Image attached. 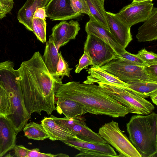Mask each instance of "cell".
I'll list each match as a JSON object with an SVG mask.
<instances>
[{
	"mask_svg": "<svg viewBox=\"0 0 157 157\" xmlns=\"http://www.w3.org/2000/svg\"><path fill=\"white\" fill-rule=\"evenodd\" d=\"M157 114L132 116L126 124L129 139L141 157L157 156Z\"/></svg>",
	"mask_w": 157,
	"mask_h": 157,
	"instance_id": "277c9868",
	"label": "cell"
},
{
	"mask_svg": "<svg viewBox=\"0 0 157 157\" xmlns=\"http://www.w3.org/2000/svg\"><path fill=\"white\" fill-rule=\"evenodd\" d=\"M136 38L140 42L157 40V8L153 7L150 16L139 28Z\"/></svg>",
	"mask_w": 157,
	"mask_h": 157,
	"instance_id": "44dd1931",
	"label": "cell"
},
{
	"mask_svg": "<svg viewBox=\"0 0 157 157\" xmlns=\"http://www.w3.org/2000/svg\"><path fill=\"white\" fill-rule=\"evenodd\" d=\"M115 59L140 67L147 65L136 54H132L127 51L121 55H118Z\"/></svg>",
	"mask_w": 157,
	"mask_h": 157,
	"instance_id": "83f0119b",
	"label": "cell"
},
{
	"mask_svg": "<svg viewBox=\"0 0 157 157\" xmlns=\"http://www.w3.org/2000/svg\"><path fill=\"white\" fill-rule=\"evenodd\" d=\"M87 71L89 75L83 83L92 84L102 83L118 87L128 88L127 83L98 67L92 66Z\"/></svg>",
	"mask_w": 157,
	"mask_h": 157,
	"instance_id": "d6986e66",
	"label": "cell"
},
{
	"mask_svg": "<svg viewBox=\"0 0 157 157\" xmlns=\"http://www.w3.org/2000/svg\"><path fill=\"white\" fill-rule=\"evenodd\" d=\"M10 0L13 1L14 0Z\"/></svg>",
	"mask_w": 157,
	"mask_h": 157,
	"instance_id": "b9f144b4",
	"label": "cell"
},
{
	"mask_svg": "<svg viewBox=\"0 0 157 157\" xmlns=\"http://www.w3.org/2000/svg\"><path fill=\"white\" fill-rule=\"evenodd\" d=\"M153 0H133L132 2H145L147 1H150L152 2Z\"/></svg>",
	"mask_w": 157,
	"mask_h": 157,
	"instance_id": "ab89813d",
	"label": "cell"
},
{
	"mask_svg": "<svg viewBox=\"0 0 157 157\" xmlns=\"http://www.w3.org/2000/svg\"><path fill=\"white\" fill-rule=\"evenodd\" d=\"M98 134L106 143L119 152L118 157H141L129 139L120 129L118 123L113 121L101 127Z\"/></svg>",
	"mask_w": 157,
	"mask_h": 157,
	"instance_id": "8992f818",
	"label": "cell"
},
{
	"mask_svg": "<svg viewBox=\"0 0 157 157\" xmlns=\"http://www.w3.org/2000/svg\"><path fill=\"white\" fill-rule=\"evenodd\" d=\"M10 106L9 96L5 90L0 85V117H6L8 115Z\"/></svg>",
	"mask_w": 157,
	"mask_h": 157,
	"instance_id": "4316f807",
	"label": "cell"
},
{
	"mask_svg": "<svg viewBox=\"0 0 157 157\" xmlns=\"http://www.w3.org/2000/svg\"><path fill=\"white\" fill-rule=\"evenodd\" d=\"M56 110L59 114L66 117H74L88 113L86 107L76 101L61 98H55Z\"/></svg>",
	"mask_w": 157,
	"mask_h": 157,
	"instance_id": "e0dca14e",
	"label": "cell"
},
{
	"mask_svg": "<svg viewBox=\"0 0 157 157\" xmlns=\"http://www.w3.org/2000/svg\"><path fill=\"white\" fill-rule=\"evenodd\" d=\"M101 90L107 94L129 109L130 113L147 115L155 109L149 101L128 89L102 83H98Z\"/></svg>",
	"mask_w": 157,
	"mask_h": 157,
	"instance_id": "5b68a950",
	"label": "cell"
},
{
	"mask_svg": "<svg viewBox=\"0 0 157 157\" xmlns=\"http://www.w3.org/2000/svg\"><path fill=\"white\" fill-rule=\"evenodd\" d=\"M90 65H93L92 59L87 52L84 51L83 55L79 59L78 64L76 66L75 72L79 73L83 69Z\"/></svg>",
	"mask_w": 157,
	"mask_h": 157,
	"instance_id": "1f68e13d",
	"label": "cell"
},
{
	"mask_svg": "<svg viewBox=\"0 0 157 157\" xmlns=\"http://www.w3.org/2000/svg\"><path fill=\"white\" fill-rule=\"evenodd\" d=\"M151 98L153 102L156 105H157V94L153 95L150 97Z\"/></svg>",
	"mask_w": 157,
	"mask_h": 157,
	"instance_id": "74e56055",
	"label": "cell"
},
{
	"mask_svg": "<svg viewBox=\"0 0 157 157\" xmlns=\"http://www.w3.org/2000/svg\"><path fill=\"white\" fill-rule=\"evenodd\" d=\"M55 98L74 100L83 104L88 113L113 118L125 117L129 109L105 93L98 85L72 81L57 85Z\"/></svg>",
	"mask_w": 157,
	"mask_h": 157,
	"instance_id": "7a4b0ae2",
	"label": "cell"
},
{
	"mask_svg": "<svg viewBox=\"0 0 157 157\" xmlns=\"http://www.w3.org/2000/svg\"><path fill=\"white\" fill-rule=\"evenodd\" d=\"M85 118L81 116L74 117H65L62 120L61 126L74 133L81 140L99 144L106 142L98 134L91 129L86 125Z\"/></svg>",
	"mask_w": 157,
	"mask_h": 157,
	"instance_id": "8fae6325",
	"label": "cell"
},
{
	"mask_svg": "<svg viewBox=\"0 0 157 157\" xmlns=\"http://www.w3.org/2000/svg\"><path fill=\"white\" fill-rule=\"evenodd\" d=\"M39 149L35 148L29 149L27 155V157H56L55 155L51 153H44L40 152Z\"/></svg>",
	"mask_w": 157,
	"mask_h": 157,
	"instance_id": "d590c367",
	"label": "cell"
},
{
	"mask_svg": "<svg viewBox=\"0 0 157 157\" xmlns=\"http://www.w3.org/2000/svg\"></svg>",
	"mask_w": 157,
	"mask_h": 157,
	"instance_id": "7bdbcfd3",
	"label": "cell"
},
{
	"mask_svg": "<svg viewBox=\"0 0 157 157\" xmlns=\"http://www.w3.org/2000/svg\"><path fill=\"white\" fill-rule=\"evenodd\" d=\"M144 69L149 76L157 82V63L145 66Z\"/></svg>",
	"mask_w": 157,
	"mask_h": 157,
	"instance_id": "836d02e7",
	"label": "cell"
},
{
	"mask_svg": "<svg viewBox=\"0 0 157 157\" xmlns=\"http://www.w3.org/2000/svg\"><path fill=\"white\" fill-rule=\"evenodd\" d=\"M136 55L146 65L157 63V55L152 52L148 51L145 48L139 51Z\"/></svg>",
	"mask_w": 157,
	"mask_h": 157,
	"instance_id": "4dcf8cb0",
	"label": "cell"
},
{
	"mask_svg": "<svg viewBox=\"0 0 157 157\" xmlns=\"http://www.w3.org/2000/svg\"><path fill=\"white\" fill-rule=\"evenodd\" d=\"M85 30L87 34L93 35L108 44L119 56L127 51L118 42L111 30H109L98 22L92 16L85 25Z\"/></svg>",
	"mask_w": 157,
	"mask_h": 157,
	"instance_id": "4fadbf2b",
	"label": "cell"
},
{
	"mask_svg": "<svg viewBox=\"0 0 157 157\" xmlns=\"http://www.w3.org/2000/svg\"><path fill=\"white\" fill-rule=\"evenodd\" d=\"M47 17L45 7H39L35 11L33 18H38L42 19H46Z\"/></svg>",
	"mask_w": 157,
	"mask_h": 157,
	"instance_id": "8d00e7d4",
	"label": "cell"
},
{
	"mask_svg": "<svg viewBox=\"0 0 157 157\" xmlns=\"http://www.w3.org/2000/svg\"><path fill=\"white\" fill-rule=\"evenodd\" d=\"M80 29L77 21L71 20L67 21L64 20L54 26L50 36L59 49L71 40L75 39Z\"/></svg>",
	"mask_w": 157,
	"mask_h": 157,
	"instance_id": "7c38bea8",
	"label": "cell"
},
{
	"mask_svg": "<svg viewBox=\"0 0 157 157\" xmlns=\"http://www.w3.org/2000/svg\"><path fill=\"white\" fill-rule=\"evenodd\" d=\"M80 151L75 157H117L118 155L108 143L99 144L83 141L78 138L62 141Z\"/></svg>",
	"mask_w": 157,
	"mask_h": 157,
	"instance_id": "9c48e42d",
	"label": "cell"
},
{
	"mask_svg": "<svg viewBox=\"0 0 157 157\" xmlns=\"http://www.w3.org/2000/svg\"><path fill=\"white\" fill-rule=\"evenodd\" d=\"M102 1H103V2H104V1L105 0H101Z\"/></svg>",
	"mask_w": 157,
	"mask_h": 157,
	"instance_id": "60d3db41",
	"label": "cell"
},
{
	"mask_svg": "<svg viewBox=\"0 0 157 157\" xmlns=\"http://www.w3.org/2000/svg\"><path fill=\"white\" fill-rule=\"evenodd\" d=\"M56 157H69V155H68L62 153H58L57 154L55 155Z\"/></svg>",
	"mask_w": 157,
	"mask_h": 157,
	"instance_id": "f35d334b",
	"label": "cell"
},
{
	"mask_svg": "<svg viewBox=\"0 0 157 157\" xmlns=\"http://www.w3.org/2000/svg\"><path fill=\"white\" fill-rule=\"evenodd\" d=\"M126 83L135 82H157L145 72L144 67L113 59L100 67Z\"/></svg>",
	"mask_w": 157,
	"mask_h": 157,
	"instance_id": "52a82bcc",
	"label": "cell"
},
{
	"mask_svg": "<svg viewBox=\"0 0 157 157\" xmlns=\"http://www.w3.org/2000/svg\"><path fill=\"white\" fill-rule=\"evenodd\" d=\"M17 135L10 121L5 117H0V157L13 149Z\"/></svg>",
	"mask_w": 157,
	"mask_h": 157,
	"instance_id": "2e32d148",
	"label": "cell"
},
{
	"mask_svg": "<svg viewBox=\"0 0 157 157\" xmlns=\"http://www.w3.org/2000/svg\"><path fill=\"white\" fill-rule=\"evenodd\" d=\"M33 32L42 43L46 42V19L33 17L32 21Z\"/></svg>",
	"mask_w": 157,
	"mask_h": 157,
	"instance_id": "484cf974",
	"label": "cell"
},
{
	"mask_svg": "<svg viewBox=\"0 0 157 157\" xmlns=\"http://www.w3.org/2000/svg\"><path fill=\"white\" fill-rule=\"evenodd\" d=\"M13 1L0 0V20L6 16L10 13L13 6Z\"/></svg>",
	"mask_w": 157,
	"mask_h": 157,
	"instance_id": "d6a6232c",
	"label": "cell"
},
{
	"mask_svg": "<svg viewBox=\"0 0 157 157\" xmlns=\"http://www.w3.org/2000/svg\"><path fill=\"white\" fill-rule=\"evenodd\" d=\"M92 16L98 22L111 30L107 20L104 2L101 0H85Z\"/></svg>",
	"mask_w": 157,
	"mask_h": 157,
	"instance_id": "603a6c76",
	"label": "cell"
},
{
	"mask_svg": "<svg viewBox=\"0 0 157 157\" xmlns=\"http://www.w3.org/2000/svg\"><path fill=\"white\" fill-rule=\"evenodd\" d=\"M108 23L111 31L125 49L132 40L131 28L121 21L116 13L106 11Z\"/></svg>",
	"mask_w": 157,
	"mask_h": 157,
	"instance_id": "9a60e30c",
	"label": "cell"
},
{
	"mask_svg": "<svg viewBox=\"0 0 157 157\" xmlns=\"http://www.w3.org/2000/svg\"><path fill=\"white\" fill-rule=\"evenodd\" d=\"M84 49L92 59V66L95 67L115 59L118 55L108 44L92 34H87Z\"/></svg>",
	"mask_w": 157,
	"mask_h": 157,
	"instance_id": "ba28073f",
	"label": "cell"
},
{
	"mask_svg": "<svg viewBox=\"0 0 157 157\" xmlns=\"http://www.w3.org/2000/svg\"><path fill=\"white\" fill-rule=\"evenodd\" d=\"M71 6L76 13H84L92 16L85 0H71Z\"/></svg>",
	"mask_w": 157,
	"mask_h": 157,
	"instance_id": "f546056e",
	"label": "cell"
},
{
	"mask_svg": "<svg viewBox=\"0 0 157 157\" xmlns=\"http://www.w3.org/2000/svg\"><path fill=\"white\" fill-rule=\"evenodd\" d=\"M58 50L50 36L49 40L46 42L42 57L49 72L54 77L59 61Z\"/></svg>",
	"mask_w": 157,
	"mask_h": 157,
	"instance_id": "7402d4cb",
	"label": "cell"
},
{
	"mask_svg": "<svg viewBox=\"0 0 157 157\" xmlns=\"http://www.w3.org/2000/svg\"><path fill=\"white\" fill-rule=\"evenodd\" d=\"M10 60L0 63V85L6 91L11 103L10 113L6 117L13 125L17 134L30 118L25 108L17 71Z\"/></svg>",
	"mask_w": 157,
	"mask_h": 157,
	"instance_id": "3957f363",
	"label": "cell"
},
{
	"mask_svg": "<svg viewBox=\"0 0 157 157\" xmlns=\"http://www.w3.org/2000/svg\"><path fill=\"white\" fill-rule=\"evenodd\" d=\"M59 61L55 76L57 78L61 77L63 78L64 76L70 77V71L73 69L69 68L68 63L64 60L61 52L59 53Z\"/></svg>",
	"mask_w": 157,
	"mask_h": 157,
	"instance_id": "f1b7e54d",
	"label": "cell"
},
{
	"mask_svg": "<svg viewBox=\"0 0 157 157\" xmlns=\"http://www.w3.org/2000/svg\"><path fill=\"white\" fill-rule=\"evenodd\" d=\"M45 9L47 17L52 21L67 20L82 15L74 12L71 0H49Z\"/></svg>",
	"mask_w": 157,
	"mask_h": 157,
	"instance_id": "5bb4252c",
	"label": "cell"
},
{
	"mask_svg": "<svg viewBox=\"0 0 157 157\" xmlns=\"http://www.w3.org/2000/svg\"><path fill=\"white\" fill-rule=\"evenodd\" d=\"M25 136L29 139L35 140H44L49 136L41 124L34 122L27 123L23 128Z\"/></svg>",
	"mask_w": 157,
	"mask_h": 157,
	"instance_id": "d4e9b609",
	"label": "cell"
},
{
	"mask_svg": "<svg viewBox=\"0 0 157 157\" xmlns=\"http://www.w3.org/2000/svg\"><path fill=\"white\" fill-rule=\"evenodd\" d=\"M25 108L31 116L41 115L42 111L51 115L56 109L55 95L62 78L54 76L46 67L39 52L23 61L17 70Z\"/></svg>",
	"mask_w": 157,
	"mask_h": 157,
	"instance_id": "6da1fadb",
	"label": "cell"
},
{
	"mask_svg": "<svg viewBox=\"0 0 157 157\" xmlns=\"http://www.w3.org/2000/svg\"><path fill=\"white\" fill-rule=\"evenodd\" d=\"M153 3L150 1L132 2L124 7L117 16L129 27L144 22L150 16Z\"/></svg>",
	"mask_w": 157,
	"mask_h": 157,
	"instance_id": "30bf717a",
	"label": "cell"
},
{
	"mask_svg": "<svg viewBox=\"0 0 157 157\" xmlns=\"http://www.w3.org/2000/svg\"><path fill=\"white\" fill-rule=\"evenodd\" d=\"M127 84L129 90L143 98L157 94V82H135Z\"/></svg>",
	"mask_w": 157,
	"mask_h": 157,
	"instance_id": "cb8c5ba5",
	"label": "cell"
},
{
	"mask_svg": "<svg viewBox=\"0 0 157 157\" xmlns=\"http://www.w3.org/2000/svg\"><path fill=\"white\" fill-rule=\"evenodd\" d=\"M41 124L52 141H65L77 138L71 131L67 130L57 123L51 117H45L41 121Z\"/></svg>",
	"mask_w": 157,
	"mask_h": 157,
	"instance_id": "ffe728a7",
	"label": "cell"
},
{
	"mask_svg": "<svg viewBox=\"0 0 157 157\" xmlns=\"http://www.w3.org/2000/svg\"><path fill=\"white\" fill-rule=\"evenodd\" d=\"M13 149L14 150V156L17 157H27L29 150L22 145H16Z\"/></svg>",
	"mask_w": 157,
	"mask_h": 157,
	"instance_id": "e575fe53",
	"label": "cell"
},
{
	"mask_svg": "<svg viewBox=\"0 0 157 157\" xmlns=\"http://www.w3.org/2000/svg\"><path fill=\"white\" fill-rule=\"evenodd\" d=\"M49 0H27L19 9L17 18L20 23L29 31L33 32L32 21L33 14L39 7H45Z\"/></svg>",
	"mask_w": 157,
	"mask_h": 157,
	"instance_id": "ac0fdd59",
	"label": "cell"
}]
</instances>
